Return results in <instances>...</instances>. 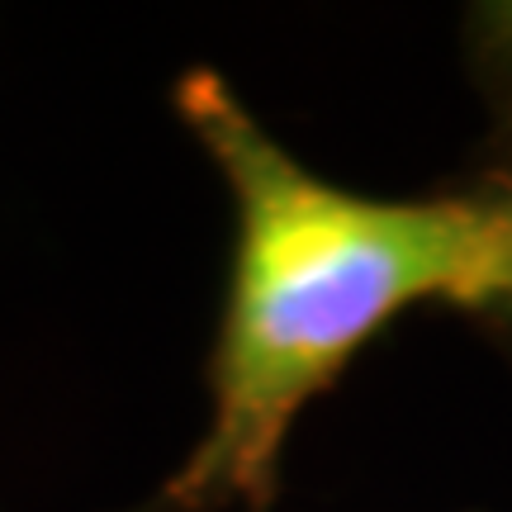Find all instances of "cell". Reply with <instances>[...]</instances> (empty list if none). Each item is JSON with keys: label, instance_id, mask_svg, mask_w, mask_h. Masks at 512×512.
Listing matches in <instances>:
<instances>
[{"label": "cell", "instance_id": "cell-3", "mask_svg": "<svg viewBox=\"0 0 512 512\" xmlns=\"http://www.w3.org/2000/svg\"><path fill=\"white\" fill-rule=\"evenodd\" d=\"M465 57L494 114V147H512V0H484L465 10Z\"/></svg>", "mask_w": 512, "mask_h": 512}, {"label": "cell", "instance_id": "cell-1", "mask_svg": "<svg viewBox=\"0 0 512 512\" xmlns=\"http://www.w3.org/2000/svg\"><path fill=\"white\" fill-rule=\"evenodd\" d=\"M171 110L233 195V266L209 351V422L133 512L275 508L299 413L403 309L465 304L484 219L465 190L380 200L323 181L271 138L214 67L176 76Z\"/></svg>", "mask_w": 512, "mask_h": 512}, {"label": "cell", "instance_id": "cell-2", "mask_svg": "<svg viewBox=\"0 0 512 512\" xmlns=\"http://www.w3.org/2000/svg\"><path fill=\"white\" fill-rule=\"evenodd\" d=\"M460 190L475 200L484 219L479 275L460 309L512 356V147H494L484 171H475Z\"/></svg>", "mask_w": 512, "mask_h": 512}]
</instances>
